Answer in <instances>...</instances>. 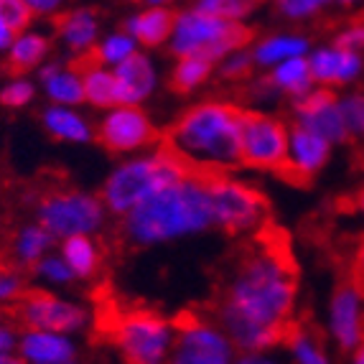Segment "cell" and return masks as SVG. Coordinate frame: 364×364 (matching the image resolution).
<instances>
[{
	"instance_id": "obj_1",
	"label": "cell",
	"mask_w": 364,
	"mask_h": 364,
	"mask_svg": "<svg viewBox=\"0 0 364 364\" xmlns=\"http://www.w3.org/2000/svg\"><path fill=\"white\" fill-rule=\"evenodd\" d=\"M298 278L291 257L275 245L252 250L232 270L219 298L217 323L237 354H267L291 328Z\"/></svg>"
},
{
	"instance_id": "obj_2",
	"label": "cell",
	"mask_w": 364,
	"mask_h": 364,
	"mask_svg": "<svg viewBox=\"0 0 364 364\" xmlns=\"http://www.w3.org/2000/svg\"><path fill=\"white\" fill-rule=\"evenodd\" d=\"M242 112L230 102L207 100L188 107L168 133V151L191 173L222 176L242 166L240 161V130Z\"/></svg>"
},
{
	"instance_id": "obj_3",
	"label": "cell",
	"mask_w": 364,
	"mask_h": 364,
	"mask_svg": "<svg viewBox=\"0 0 364 364\" xmlns=\"http://www.w3.org/2000/svg\"><path fill=\"white\" fill-rule=\"evenodd\" d=\"M207 176L191 173L122 217V235L135 247H156L212 230Z\"/></svg>"
},
{
	"instance_id": "obj_4",
	"label": "cell",
	"mask_w": 364,
	"mask_h": 364,
	"mask_svg": "<svg viewBox=\"0 0 364 364\" xmlns=\"http://www.w3.org/2000/svg\"><path fill=\"white\" fill-rule=\"evenodd\" d=\"M186 173L188 168L168 148L138 153L133 158H125L122 164L109 171V176L102 183L100 201L109 214L128 217L143 201L168 188L171 183H176Z\"/></svg>"
},
{
	"instance_id": "obj_5",
	"label": "cell",
	"mask_w": 364,
	"mask_h": 364,
	"mask_svg": "<svg viewBox=\"0 0 364 364\" xmlns=\"http://www.w3.org/2000/svg\"><path fill=\"white\" fill-rule=\"evenodd\" d=\"M247 26L230 23V21L207 16V13L196 11L194 6H188L176 11L171 38L166 46H168V51L176 59L199 56V59L212 61L214 67H217L219 61L230 56L232 51L247 49Z\"/></svg>"
},
{
	"instance_id": "obj_6",
	"label": "cell",
	"mask_w": 364,
	"mask_h": 364,
	"mask_svg": "<svg viewBox=\"0 0 364 364\" xmlns=\"http://www.w3.org/2000/svg\"><path fill=\"white\" fill-rule=\"evenodd\" d=\"M212 225L230 235H255L267 222V201L255 186L227 176H207Z\"/></svg>"
},
{
	"instance_id": "obj_7",
	"label": "cell",
	"mask_w": 364,
	"mask_h": 364,
	"mask_svg": "<svg viewBox=\"0 0 364 364\" xmlns=\"http://www.w3.org/2000/svg\"><path fill=\"white\" fill-rule=\"evenodd\" d=\"M112 339L125 364H168L176 323L151 311H130L117 318Z\"/></svg>"
},
{
	"instance_id": "obj_8",
	"label": "cell",
	"mask_w": 364,
	"mask_h": 364,
	"mask_svg": "<svg viewBox=\"0 0 364 364\" xmlns=\"http://www.w3.org/2000/svg\"><path fill=\"white\" fill-rule=\"evenodd\" d=\"M105 204L90 191H56L38 204V225L54 240L95 237L105 225Z\"/></svg>"
},
{
	"instance_id": "obj_9",
	"label": "cell",
	"mask_w": 364,
	"mask_h": 364,
	"mask_svg": "<svg viewBox=\"0 0 364 364\" xmlns=\"http://www.w3.org/2000/svg\"><path fill=\"white\" fill-rule=\"evenodd\" d=\"M288 151V125L278 117L245 109L240 130V161L257 171H283Z\"/></svg>"
},
{
	"instance_id": "obj_10",
	"label": "cell",
	"mask_w": 364,
	"mask_h": 364,
	"mask_svg": "<svg viewBox=\"0 0 364 364\" xmlns=\"http://www.w3.org/2000/svg\"><path fill=\"white\" fill-rule=\"evenodd\" d=\"M237 349L217 321L188 316L176 323V341L168 364H235Z\"/></svg>"
},
{
	"instance_id": "obj_11",
	"label": "cell",
	"mask_w": 364,
	"mask_h": 364,
	"mask_svg": "<svg viewBox=\"0 0 364 364\" xmlns=\"http://www.w3.org/2000/svg\"><path fill=\"white\" fill-rule=\"evenodd\" d=\"M18 318L31 331H51V334L74 336L85 331L90 323V311L56 293L33 291L18 301Z\"/></svg>"
},
{
	"instance_id": "obj_12",
	"label": "cell",
	"mask_w": 364,
	"mask_h": 364,
	"mask_svg": "<svg viewBox=\"0 0 364 364\" xmlns=\"http://www.w3.org/2000/svg\"><path fill=\"white\" fill-rule=\"evenodd\" d=\"M95 135L107 151L117 153V156H138V153L151 151L153 140H156V128L140 107L120 105V107L102 112V120L97 122Z\"/></svg>"
},
{
	"instance_id": "obj_13",
	"label": "cell",
	"mask_w": 364,
	"mask_h": 364,
	"mask_svg": "<svg viewBox=\"0 0 364 364\" xmlns=\"http://www.w3.org/2000/svg\"><path fill=\"white\" fill-rule=\"evenodd\" d=\"M328 336L339 349L354 352L364 344V288L357 280L341 283L326 309Z\"/></svg>"
},
{
	"instance_id": "obj_14",
	"label": "cell",
	"mask_w": 364,
	"mask_h": 364,
	"mask_svg": "<svg viewBox=\"0 0 364 364\" xmlns=\"http://www.w3.org/2000/svg\"><path fill=\"white\" fill-rule=\"evenodd\" d=\"M293 125L318 135L331 148L349 140L346 138L344 122H341L339 95H334V90L314 87L306 97L296 100L293 102Z\"/></svg>"
},
{
	"instance_id": "obj_15",
	"label": "cell",
	"mask_w": 364,
	"mask_h": 364,
	"mask_svg": "<svg viewBox=\"0 0 364 364\" xmlns=\"http://www.w3.org/2000/svg\"><path fill=\"white\" fill-rule=\"evenodd\" d=\"M306 61H309L314 85L321 87V90L349 87L364 74V56L352 54V51H341L336 49L334 43L331 46L311 49Z\"/></svg>"
},
{
	"instance_id": "obj_16",
	"label": "cell",
	"mask_w": 364,
	"mask_h": 364,
	"mask_svg": "<svg viewBox=\"0 0 364 364\" xmlns=\"http://www.w3.org/2000/svg\"><path fill=\"white\" fill-rule=\"evenodd\" d=\"M173 18L176 11L166 3H148V6L138 8L125 18L122 31L133 36V41L138 43V49H158L166 46L171 38V28H173Z\"/></svg>"
},
{
	"instance_id": "obj_17",
	"label": "cell",
	"mask_w": 364,
	"mask_h": 364,
	"mask_svg": "<svg viewBox=\"0 0 364 364\" xmlns=\"http://www.w3.org/2000/svg\"><path fill=\"white\" fill-rule=\"evenodd\" d=\"M112 72H115L117 92H120V105H128V107H140L148 97H153L161 82L156 61L146 51H138Z\"/></svg>"
},
{
	"instance_id": "obj_18",
	"label": "cell",
	"mask_w": 364,
	"mask_h": 364,
	"mask_svg": "<svg viewBox=\"0 0 364 364\" xmlns=\"http://www.w3.org/2000/svg\"><path fill=\"white\" fill-rule=\"evenodd\" d=\"M334 148L318 135L301 130L296 125L288 128V151H286V173L293 178H311L328 164Z\"/></svg>"
},
{
	"instance_id": "obj_19",
	"label": "cell",
	"mask_w": 364,
	"mask_h": 364,
	"mask_svg": "<svg viewBox=\"0 0 364 364\" xmlns=\"http://www.w3.org/2000/svg\"><path fill=\"white\" fill-rule=\"evenodd\" d=\"M16 354L23 364H77L79 352L72 336L26 328L18 334Z\"/></svg>"
},
{
	"instance_id": "obj_20",
	"label": "cell",
	"mask_w": 364,
	"mask_h": 364,
	"mask_svg": "<svg viewBox=\"0 0 364 364\" xmlns=\"http://www.w3.org/2000/svg\"><path fill=\"white\" fill-rule=\"evenodd\" d=\"M56 36H59L61 46L72 51L74 56H87L95 51L97 41L102 38V28H100V16L92 8H72L59 16L56 23Z\"/></svg>"
},
{
	"instance_id": "obj_21",
	"label": "cell",
	"mask_w": 364,
	"mask_h": 364,
	"mask_svg": "<svg viewBox=\"0 0 364 364\" xmlns=\"http://www.w3.org/2000/svg\"><path fill=\"white\" fill-rule=\"evenodd\" d=\"M38 82L43 87V95L49 97L54 107H74L85 102V87H82V74L77 67H67L59 61H46L38 67Z\"/></svg>"
},
{
	"instance_id": "obj_22",
	"label": "cell",
	"mask_w": 364,
	"mask_h": 364,
	"mask_svg": "<svg viewBox=\"0 0 364 364\" xmlns=\"http://www.w3.org/2000/svg\"><path fill=\"white\" fill-rule=\"evenodd\" d=\"M311 51V41L298 33V31H280V33H273V36H262L260 41L252 43V61L255 67L260 69H275L278 64H286L291 59H304Z\"/></svg>"
},
{
	"instance_id": "obj_23",
	"label": "cell",
	"mask_w": 364,
	"mask_h": 364,
	"mask_svg": "<svg viewBox=\"0 0 364 364\" xmlns=\"http://www.w3.org/2000/svg\"><path fill=\"white\" fill-rule=\"evenodd\" d=\"M49 51L51 41L43 31L26 28L16 33L11 49L6 51V61L8 67L16 72V77H26V72H31V69L38 72V67H43L49 61Z\"/></svg>"
},
{
	"instance_id": "obj_24",
	"label": "cell",
	"mask_w": 364,
	"mask_h": 364,
	"mask_svg": "<svg viewBox=\"0 0 364 364\" xmlns=\"http://www.w3.org/2000/svg\"><path fill=\"white\" fill-rule=\"evenodd\" d=\"M41 122H43V130L54 140H61V143L85 146V143L95 140L92 122L74 107H54V105H49V107L43 109Z\"/></svg>"
},
{
	"instance_id": "obj_25",
	"label": "cell",
	"mask_w": 364,
	"mask_h": 364,
	"mask_svg": "<svg viewBox=\"0 0 364 364\" xmlns=\"http://www.w3.org/2000/svg\"><path fill=\"white\" fill-rule=\"evenodd\" d=\"M82 74V87H85V102L92 107L107 109L120 107V92H117L115 72L112 69H105L95 61H87L85 67L79 69Z\"/></svg>"
},
{
	"instance_id": "obj_26",
	"label": "cell",
	"mask_w": 364,
	"mask_h": 364,
	"mask_svg": "<svg viewBox=\"0 0 364 364\" xmlns=\"http://www.w3.org/2000/svg\"><path fill=\"white\" fill-rule=\"evenodd\" d=\"M265 82L275 95H286L293 102L306 97L316 87L314 79H311V69H309L306 56L304 59H291V61H286V64H278L275 69H270Z\"/></svg>"
},
{
	"instance_id": "obj_27",
	"label": "cell",
	"mask_w": 364,
	"mask_h": 364,
	"mask_svg": "<svg viewBox=\"0 0 364 364\" xmlns=\"http://www.w3.org/2000/svg\"><path fill=\"white\" fill-rule=\"evenodd\" d=\"M59 255L72 270L74 280H90L102 265V252L95 237H72L59 242Z\"/></svg>"
},
{
	"instance_id": "obj_28",
	"label": "cell",
	"mask_w": 364,
	"mask_h": 364,
	"mask_svg": "<svg viewBox=\"0 0 364 364\" xmlns=\"http://www.w3.org/2000/svg\"><path fill=\"white\" fill-rule=\"evenodd\" d=\"M54 242H56L54 237L43 230L38 222L23 225L18 232H16V237H13V257H16V262L23 267H36L38 260L51 255Z\"/></svg>"
},
{
	"instance_id": "obj_29",
	"label": "cell",
	"mask_w": 364,
	"mask_h": 364,
	"mask_svg": "<svg viewBox=\"0 0 364 364\" xmlns=\"http://www.w3.org/2000/svg\"><path fill=\"white\" fill-rule=\"evenodd\" d=\"M138 51L140 49H138V43L133 41V36H128L122 28H117V31H109V33H105V36L100 38L95 51H92V61L105 69H117L120 64H125L130 56L138 54Z\"/></svg>"
},
{
	"instance_id": "obj_30",
	"label": "cell",
	"mask_w": 364,
	"mask_h": 364,
	"mask_svg": "<svg viewBox=\"0 0 364 364\" xmlns=\"http://www.w3.org/2000/svg\"><path fill=\"white\" fill-rule=\"evenodd\" d=\"M217 67L212 61L199 59V56H186V59H176L173 69H171V87L181 95H188V92H196L199 87H204L209 79L214 77Z\"/></svg>"
},
{
	"instance_id": "obj_31",
	"label": "cell",
	"mask_w": 364,
	"mask_h": 364,
	"mask_svg": "<svg viewBox=\"0 0 364 364\" xmlns=\"http://www.w3.org/2000/svg\"><path fill=\"white\" fill-rule=\"evenodd\" d=\"M286 344L296 364H334L331 362V354L323 349L321 339L306 326L288 328Z\"/></svg>"
},
{
	"instance_id": "obj_32",
	"label": "cell",
	"mask_w": 364,
	"mask_h": 364,
	"mask_svg": "<svg viewBox=\"0 0 364 364\" xmlns=\"http://www.w3.org/2000/svg\"><path fill=\"white\" fill-rule=\"evenodd\" d=\"M196 11L207 13V16H217L222 21H230V23L245 26V21L255 13V3H247V0H196L194 3Z\"/></svg>"
},
{
	"instance_id": "obj_33",
	"label": "cell",
	"mask_w": 364,
	"mask_h": 364,
	"mask_svg": "<svg viewBox=\"0 0 364 364\" xmlns=\"http://www.w3.org/2000/svg\"><path fill=\"white\" fill-rule=\"evenodd\" d=\"M339 112L346 138L364 140V92L357 90L339 95Z\"/></svg>"
},
{
	"instance_id": "obj_34",
	"label": "cell",
	"mask_w": 364,
	"mask_h": 364,
	"mask_svg": "<svg viewBox=\"0 0 364 364\" xmlns=\"http://www.w3.org/2000/svg\"><path fill=\"white\" fill-rule=\"evenodd\" d=\"M36 100V85L28 77H13L0 87V105L11 109L28 107Z\"/></svg>"
},
{
	"instance_id": "obj_35",
	"label": "cell",
	"mask_w": 364,
	"mask_h": 364,
	"mask_svg": "<svg viewBox=\"0 0 364 364\" xmlns=\"http://www.w3.org/2000/svg\"><path fill=\"white\" fill-rule=\"evenodd\" d=\"M326 8H328L326 0H280V3H275V11H278L280 18L296 21V23L314 21Z\"/></svg>"
},
{
	"instance_id": "obj_36",
	"label": "cell",
	"mask_w": 364,
	"mask_h": 364,
	"mask_svg": "<svg viewBox=\"0 0 364 364\" xmlns=\"http://www.w3.org/2000/svg\"><path fill=\"white\" fill-rule=\"evenodd\" d=\"M33 273H36V278L41 280V283H46V286H69L74 280L72 270L67 267V262L61 260L59 252H51V255H46L43 260H38L36 267H33Z\"/></svg>"
},
{
	"instance_id": "obj_37",
	"label": "cell",
	"mask_w": 364,
	"mask_h": 364,
	"mask_svg": "<svg viewBox=\"0 0 364 364\" xmlns=\"http://www.w3.org/2000/svg\"><path fill=\"white\" fill-rule=\"evenodd\" d=\"M255 69V61H252V54H250V49H240V51H232L230 56H225V59L217 64V72L222 79H247L250 72Z\"/></svg>"
},
{
	"instance_id": "obj_38",
	"label": "cell",
	"mask_w": 364,
	"mask_h": 364,
	"mask_svg": "<svg viewBox=\"0 0 364 364\" xmlns=\"http://www.w3.org/2000/svg\"><path fill=\"white\" fill-rule=\"evenodd\" d=\"M0 16H3V21H6L16 33L31 28V21H33L28 0H0Z\"/></svg>"
},
{
	"instance_id": "obj_39",
	"label": "cell",
	"mask_w": 364,
	"mask_h": 364,
	"mask_svg": "<svg viewBox=\"0 0 364 364\" xmlns=\"http://www.w3.org/2000/svg\"><path fill=\"white\" fill-rule=\"evenodd\" d=\"M334 46L341 51H352V54L364 56V26L362 21H354V23L344 26L334 36Z\"/></svg>"
},
{
	"instance_id": "obj_40",
	"label": "cell",
	"mask_w": 364,
	"mask_h": 364,
	"mask_svg": "<svg viewBox=\"0 0 364 364\" xmlns=\"http://www.w3.org/2000/svg\"><path fill=\"white\" fill-rule=\"evenodd\" d=\"M23 298V278L16 270H0V306Z\"/></svg>"
},
{
	"instance_id": "obj_41",
	"label": "cell",
	"mask_w": 364,
	"mask_h": 364,
	"mask_svg": "<svg viewBox=\"0 0 364 364\" xmlns=\"http://www.w3.org/2000/svg\"><path fill=\"white\" fill-rule=\"evenodd\" d=\"M28 8L33 18H54L64 13V3L59 0H28Z\"/></svg>"
},
{
	"instance_id": "obj_42",
	"label": "cell",
	"mask_w": 364,
	"mask_h": 364,
	"mask_svg": "<svg viewBox=\"0 0 364 364\" xmlns=\"http://www.w3.org/2000/svg\"><path fill=\"white\" fill-rule=\"evenodd\" d=\"M16 344H18L16 328L8 326V323H0V352H16Z\"/></svg>"
},
{
	"instance_id": "obj_43",
	"label": "cell",
	"mask_w": 364,
	"mask_h": 364,
	"mask_svg": "<svg viewBox=\"0 0 364 364\" xmlns=\"http://www.w3.org/2000/svg\"><path fill=\"white\" fill-rule=\"evenodd\" d=\"M13 38H16V31L3 21V16H0V54H6V51L11 49Z\"/></svg>"
},
{
	"instance_id": "obj_44",
	"label": "cell",
	"mask_w": 364,
	"mask_h": 364,
	"mask_svg": "<svg viewBox=\"0 0 364 364\" xmlns=\"http://www.w3.org/2000/svg\"><path fill=\"white\" fill-rule=\"evenodd\" d=\"M235 364H278L273 357H267V354H240Z\"/></svg>"
},
{
	"instance_id": "obj_45",
	"label": "cell",
	"mask_w": 364,
	"mask_h": 364,
	"mask_svg": "<svg viewBox=\"0 0 364 364\" xmlns=\"http://www.w3.org/2000/svg\"><path fill=\"white\" fill-rule=\"evenodd\" d=\"M349 364H364V344H359L354 352H349Z\"/></svg>"
},
{
	"instance_id": "obj_46",
	"label": "cell",
	"mask_w": 364,
	"mask_h": 364,
	"mask_svg": "<svg viewBox=\"0 0 364 364\" xmlns=\"http://www.w3.org/2000/svg\"><path fill=\"white\" fill-rule=\"evenodd\" d=\"M0 364H23L16 352H0Z\"/></svg>"
},
{
	"instance_id": "obj_47",
	"label": "cell",
	"mask_w": 364,
	"mask_h": 364,
	"mask_svg": "<svg viewBox=\"0 0 364 364\" xmlns=\"http://www.w3.org/2000/svg\"><path fill=\"white\" fill-rule=\"evenodd\" d=\"M357 273H359V278H364V240L357 250Z\"/></svg>"
},
{
	"instance_id": "obj_48",
	"label": "cell",
	"mask_w": 364,
	"mask_h": 364,
	"mask_svg": "<svg viewBox=\"0 0 364 364\" xmlns=\"http://www.w3.org/2000/svg\"><path fill=\"white\" fill-rule=\"evenodd\" d=\"M357 209L364 214V188H362V191H359V194H357Z\"/></svg>"
},
{
	"instance_id": "obj_49",
	"label": "cell",
	"mask_w": 364,
	"mask_h": 364,
	"mask_svg": "<svg viewBox=\"0 0 364 364\" xmlns=\"http://www.w3.org/2000/svg\"><path fill=\"white\" fill-rule=\"evenodd\" d=\"M362 171H364V153H362Z\"/></svg>"
},
{
	"instance_id": "obj_50",
	"label": "cell",
	"mask_w": 364,
	"mask_h": 364,
	"mask_svg": "<svg viewBox=\"0 0 364 364\" xmlns=\"http://www.w3.org/2000/svg\"><path fill=\"white\" fill-rule=\"evenodd\" d=\"M362 26H364V16H362Z\"/></svg>"
}]
</instances>
